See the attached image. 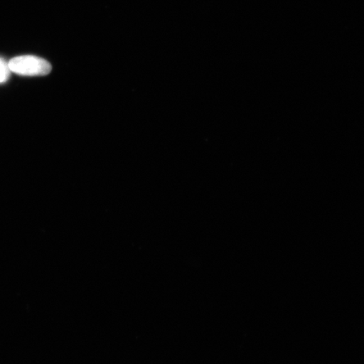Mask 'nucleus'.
Returning a JSON list of instances; mask_svg holds the SVG:
<instances>
[{
	"label": "nucleus",
	"instance_id": "1",
	"mask_svg": "<svg viewBox=\"0 0 364 364\" xmlns=\"http://www.w3.org/2000/svg\"><path fill=\"white\" fill-rule=\"evenodd\" d=\"M8 65L11 72L23 76H45L52 71V65L47 60L31 55L14 58Z\"/></svg>",
	"mask_w": 364,
	"mask_h": 364
},
{
	"label": "nucleus",
	"instance_id": "2",
	"mask_svg": "<svg viewBox=\"0 0 364 364\" xmlns=\"http://www.w3.org/2000/svg\"><path fill=\"white\" fill-rule=\"evenodd\" d=\"M11 70L8 63L0 58V83L6 82L10 77Z\"/></svg>",
	"mask_w": 364,
	"mask_h": 364
}]
</instances>
